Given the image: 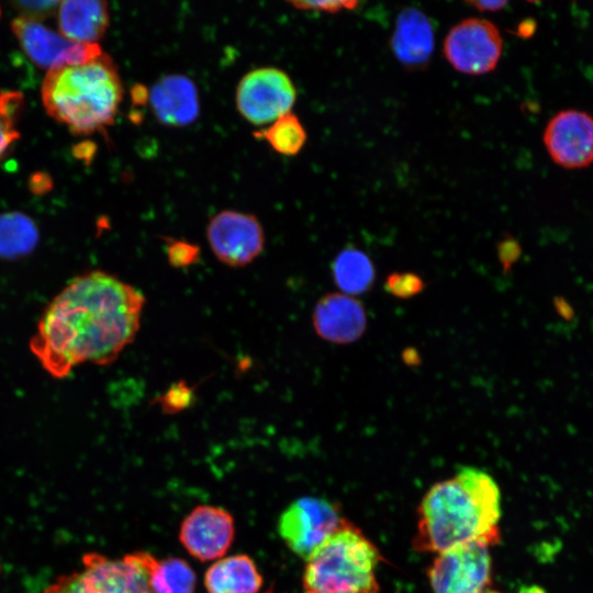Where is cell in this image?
I'll return each instance as SVG.
<instances>
[{"label":"cell","mask_w":593,"mask_h":593,"mask_svg":"<svg viewBox=\"0 0 593 593\" xmlns=\"http://www.w3.org/2000/svg\"><path fill=\"white\" fill-rule=\"evenodd\" d=\"M195 581L194 571L184 560L172 557L159 560L152 557L150 593H193Z\"/></svg>","instance_id":"obj_21"},{"label":"cell","mask_w":593,"mask_h":593,"mask_svg":"<svg viewBox=\"0 0 593 593\" xmlns=\"http://www.w3.org/2000/svg\"><path fill=\"white\" fill-rule=\"evenodd\" d=\"M41 97L45 111L75 135L104 131L114 122L123 86L108 54L46 71Z\"/></svg>","instance_id":"obj_3"},{"label":"cell","mask_w":593,"mask_h":593,"mask_svg":"<svg viewBox=\"0 0 593 593\" xmlns=\"http://www.w3.org/2000/svg\"><path fill=\"white\" fill-rule=\"evenodd\" d=\"M145 298L133 286L101 270L71 279L44 310L30 349L53 378L85 362H113L141 325Z\"/></svg>","instance_id":"obj_1"},{"label":"cell","mask_w":593,"mask_h":593,"mask_svg":"<svg viewBox=\"0 0 593 593\" xmlns=\"http://www.w3.org/2000/svg\"><path fill=\"white\" fill-rule=\"evenodd\" d=\"M254 136L266 141L273 150L284 156L296 155L306 142L302 123L291 112L255 132Z\"/></svg>","instance_id":"obj_22"},{"label":"cell","mask_w":593,"mask_h":593,"mask_svg":"<svg viewBox=\"0 0 593 593\" xmlns=\"http://www.w3.org/2000/svg\"><path fill=\"white\" fill-rule=\"evenodd\" d=\"M425 288L424 280L414 272H392L384 282V290L399 299H410Z\"/></svg>","instance_id":"obj_24"},{"label":"cell","mask_w":593,"mask_h":593,"mask_svg":"<svg viewBox=\"0 0 593 593\" xmlns=\"http://www.w3.org/2000/svg\"><path fill=\"white\" fill-rule=\"evenodd\" d=\"M38 240V231L31 217L22 212L0 214V257L14 259L30 254Z\"/></svg>","instance_id":"obj_20"},{"label":"cell","mask_w":593,"mask_h":593,"mask_svg":"<svg viewBox=\"0 0 593 593\" xmlns=\"http://www.w3.org/2000/svg\"><path fill=\"white\" fill-rule=\"evenodd\" d=\"M384 559L376 544L349 519L306 560L303 593H379L377 568Z\"/></svg>","instance_id":"obj_4"},{"label":"cell","mask_w":593,"mask_h":593,"mask_svg":"<svg viewBox=\"0 0 593 593\" xmlns=\"http://www.w3.org/2000/svg\"><path fill=\"white\" fill-rule=\"evenodd\" d=\"M313 326L324 340L349 344L358 340L367 327V314L360 301L345 293H328L313 311Z\"/></svg>","instance_id":"obj_14"},{"label":"cell","mask_w":593,"mask_h":593,"mask_svg":"<svg viewBox=\"0 0 593 593\" xmlns=\"http://www.w3.org/2000/svg\"><path fill=\"white\" fill-rule=\"evenodd\" d=\"M23 104L21 92L0 88V160L20 138L18 124Z\"/></svg>","instance_id":"obj_23"},{"label":"cell","mask_w":593,"mask_h":593,"mask_svg":"<svg viewBox=\"0 0 593 593\" xmlns=\"http://www.w3.org/2000/svg\"><path fill=\"white\" fill-rule=\"evenodd\" d=\"M266 593H275L273 590H268Z\"/></svg>","instance_id":"obj_33"},{"label":"cell","mask_w":593,"mask_h":593,"mask_svg":"<svg viewBox=\"0 0 593 593\" xmlns=\"http://www.w3.org/2000/svg\"><path fill=\"white\" fill-rule=\"evenodd\" d=\"M59 3V1H16L15 5L23 12L22 16L38 20L57 10Z\"/></svg>","instance_id":"obj_28"},{"label":"cell","mask_w":593,"mask_h":593,"mask_svg":"<svg viewBox=\"0 0 593 593\" xmlns=\"http://www.w3.org/2000/svg\"><path fill=\"white\" fill-rule=\"evenodd\" d=\"M518 593H546L545 590L538 585H528L519 589Z\"/></svg>","instance_id":"obj_32"},{"label":"cell","mask_w":593,"mask_h":593,"mask_svg":"<svg viewBox=\"0 0 593 593\" xmlns=\"http://www.w3.org/2000/svg\"><path fill=\"white\" fill-rule=\"evenodd\" d=\"M503 49V38L489 20L469 18L458 22L447 33L443 52L459 72L478 76L495 69Z\"/></svg>","instance_id":"obj_8"},{"label":"cell","mask_w":593,"mask_h":593,"mask_svg":"<svg viewBox=\"0 0 593 593\" xmlns=\"http://www.w3.org/2000/svg\"><path fill=\"white\" fill-rule=\"evenodd\" d=\"M108 3L99 0L61 1L57 9L59 33L85 44H96L109 26Z\"/></svg>","instance_id":"obj_17"},{"label":"cell","mask_w":593,"mask_h":593,"mask_svg":"<svg viewBox=\"0 0 593 593\" xmlns=\"http://www.w3.org/2000/svg\"><path fill=\"white\" fill-rule=\"evenodd\" d=\"M148 100L156 119L169 126H186L199 115V94L187 76L167 75L155 82Z\"/></svg>","instance_id":"obj_15"},{"label":"cell","mask_w":593,"mask_h":593,"mask_svg":"<svg viewBox=\"0 0 593 593\" xmlns=\"http://www.w3.org/2000/svg\"><path fill=\"white\" fill-rule=\"evenodd\" d=\"M235 534L233 516L214 505L195 506L182 521L179 540L200 561L221 559L230 549Z\"/></svg>","instance_id":"obj_13"},{"label":"cell","mask_w":593,"mask_h":593,"mask_svg":"<svg viewBox=\"0 0 593 593\" xmlns=\"http://www.w3.org/2000/svg\"><path fill=\"white\" fill-rule=\"evenodd\" d=\"M169 262L175 267H184L199 258V248L183 240H172L167 245Z\"/></svg>","instance_id":"obj_25"},{"label":"cell","mask_w":593,"mask_h":593,"mask_svg":"<svg viewBox=\"0 0 593 593\" xmlns=\"http://www.w3.org/2000/svg\"><path fill=\"white\" fill-rule=\"evenodd\" d=\"M346 519L336 502L303 496L281 513L278 532L287 547L306 560Z\"/></svg>","instance_id":"obj_6"},{"label":"cell","mask_w":593,"mask_h":593,"mask_svg":"<svg viewBox=\"0 0 593 593\" xmlns=\"http://www.w3.org/2000/svg\"><path fill=\"white\" fill-rule=\"evenodd\" d=\"M209 593H258L262 577L255 561L247 555L221 558L204 574Z\"/></svg>","instance_id":"obj_18"},{"label":"cell","mask_w":593,"mask_h":593,"mask_svg":"<svg viewBox=\"0 0 593 593\" xmlns=\"http://www.w3.org/2000/svg\"><path fill=\"white\" fill-rule=\"evenodd\" d=\"M296 99L293 81L283 70L260 67L247 72L236 89L239 114L254 125H267L291 112Z\"/></svg>","instance_id":"obj_7"},{"label":"cell","mask_w":593,"mask_h":593,"mask_svg":"<svg viewBox=\"0 0 593 593\" xmlns=\"http://www.w3.org/2000/svg\"><path fill=\"white\" fill-rule=\"evenodd\" d=\"M544 144L555 164L567 169L584 168L593 163V116L568 109L547 123Z\"/></svg>","instance_id":"obj_11"},{"label":"cell","mask_w":593,"mask_h":593,"mask_svg":"<svg viewBox=\"0 0 593 593\" xmlns=\"http://www.w3.org/2000/svg\"><path fill=\"white\" fill-rule=\"evenodd\" d=\"M0 16H1V8H0Z\"/></svg>","instance_id":"obj_34"},{"label":"cell","mask_w":593,"mask_h":593,"mask_svg":"<svg viewBox=\"0 0 593 593\" xmlns=\"http://www.w3.org/2000/svg\"><path fill=\"white\" fill-rule=\"evenodd\" d=\"M206 238L215 257L234 268L253 262L265 246L264 230L258 219L233 210L219 212L210 220Z\"/></svg>","instance_id":"obj_10"},{"label":"cell","mask_w":593,"mask_h":593,"mask_svg":"<svg viewBox=\"0 0 593 593\" xmlns=\"http://www.w3.org/2000/svg\"><path fill=\"white\" fill-rule=\"evenodd\" d=\"M434 44V29L428 16L416 8L402 10L391 37L396 59L407 69H422L433 54Z\"/></svg>","instance_id":"obj_16"},{"label":"cell","mask_w":593,"mask_h":593,"mask_svg":"<svg viewBox=\"0 0 593 593\" xmlns=\"http://www.w3.org/2000/svg\"><path fill=\"white\" fill-rule=\"evenodd\" d=\"M11 29L27 57L46 71L88 63L103 54L99 43L74 42L40 20L16 16Z\"/></svg>","instance_id":"obj_9"},{"label":"cell","mask_w":593,"mask_h":593,"mask_svg":"<svg viewBox=\"0 0 593 593\" xmlns=\"http://www.w3.org/2000/svg\"><path fill=\"white\" fill-rule=\"evenodd\" d=\"M521 254L519 245L514 238H505L497 246V256L504 272H507Z\"/></svg>","instance_id":"obj_29"},{"label":"cell","mask_w":593,"mask_h":593,"mask_svg":"<svg viewBox=\"0 0 593 593\" xmlns=\"http://www.w3.org/2000/svg\"><path fill=\"white\" fill-rule=\"evenodd\" d=\"M419 355L413 348L405 349L403 353V361L407 365L415 366L419 363Z\"/></svg>","instance_id":"obj_31"},{"label":"cell","mask_w":593,"mask_h":593,"mask_svg":"<svg viewBox=\"0 0 593 593\" xmlns=\"http://www.w3.org/2000/svg\"><path fill=\"white\" fill-rule=\"evenodd\" d=\"M191 399L192 391L186 384L179 383L166 393L161 405L167 412H176L189 404Z\"/></svg>","instance_id":"obj_27"},{"label":"cell","mask_w":593,"mask_h":593,"mask_svg":"<svg viewBox=\"0 0 593 593\" xmlns=\"http://www.w3.org/2000/svg\"><path fill=\"white\" fill-rule=\"evenodd\" d=\"M467 3L480 12L500 11L507 4L506 1H467Z\"/></svg>","instance_id":"obj_30"},{"label":"cell","mask_w":593,"mask_h":593,"mask_svg":"<svg viewBox=\"0 0 593 593\" xmlns=\"http://www.w3.org/2000/svg\"><path fill=\"white\" fill-rule=\"evenodd\" d=\"M153 555L136 551L120 559L97 552L82 557V577L94 593H150L149 569Z\"/></svg>","instance_id":"obj_12"},{"label":"cell","mask_w":593,"mask_h":593,"mask_svg":"<svg viewBox=\"0 0 593 593\" xmlns=\"http://www.w3.org/2000/svg\"><path fill=\"white\" fill-rule=\"evenodd\" d=\"M332 272L336 286L348 295L367 292L376 279L372 261L355 246H347L338 253L333 261Z\"/></svg>","instance_id":"obj_19"},{"label":"cell","mask_w":593,"mask_h":593,"mask_svg":"<svg viewBox=\"0 0 593 593\" xmlns=\"http://www.w3.org/2000/svg\"><path fill=\"white\" fill-rule=\"evenodd\" d=\"M501 493L485 471L463 466L434 483L417 506L416 552L440 553L470 541H501Z\"/></svg>","instance_id":"obj_2"},{"label":"cell","mask_w":593,"mask_h":593,"mask_svg":"<svg viewBox=\"0 0 593 593\" xmlns=\"http://www.w3.org/2000/svg\"><path fill=\"white\" fill-rule=\"evenodd\" d=\"M491 547L475 540L437 553L426 570L433 593H502L494 583Z\"/></svg>","instance_id":"obj_5"},{"label":"cell","mask_w":593,"mask_h":593,"mask_svg":"<svg viewBox=\"0 0 593 593\" xmlns=\"http://www.w3.org/2000/svg\"><path fill=\"white\" fill-rule=\"evenodd\" d=\"M299 10H309L326 13H337L342 10H353L358 5L357 1H291Z\"/></svg>","instance_id":"obj_26"}]
</instances>
